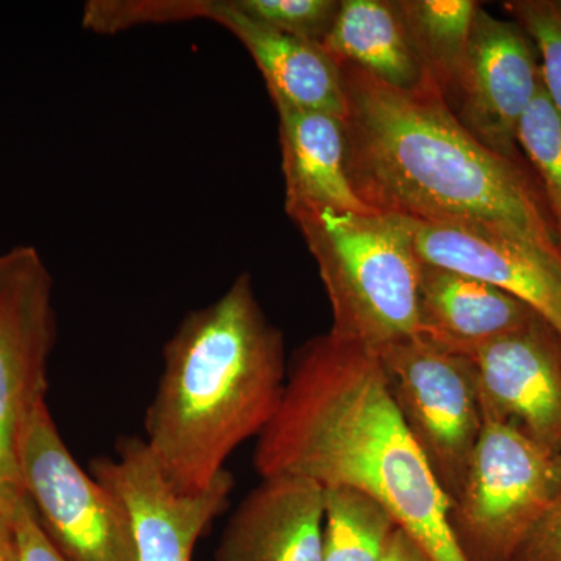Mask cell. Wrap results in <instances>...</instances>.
<instances>
[{
	"instance_id": "11",
	"label": "cell",
	"mask_w": 561,
	"mask_h": 561,
	"mask_svg": "<svg viewBox=\"0 0 561 561\" xmlns=\"http://www.w3.org/2000/svg\"><path fill=\"white\" fill-rule=\"evenodd\" d=\"M483 420L512 424L551 456L561 453V341L546 321L470 354Z\"/></svg>"
},
{
	"instance_id": "14",
	"label": "cell",
	"mask_w": 561,
	"mask_h": 561,
	"mask_svg": "<svg viewBox=\"0 0 561 561\" xmlns=\"http://www.w3.org/2000/svg\"><path fill=\"white\" fill-rule=\"evenodd\" d=\"M419 316V334L465 356L542 320L530 306L507 291L423 262Z\"/></svg>"
},
{
	"instance_id": "21",
	"label": "cell",
	"mask_w": 561,
	"mask_h": 561,
	"mask_svg": "<svg viewBox=\"0 0 561 561\" xmlns=\"http://www.w3.org/2000/svg\"><path fill=\"white\" fill-rule=\"evenodd\" d=\"M209 0H95L83 10L84 27L95 33H117L127 28L164 22L208 20Z\"/></svg>"
},
{
	"instance_id": "6",
	"label": "cell",
	"mask_w": 561,
	"mask_h": 561,
	"mask_svg": "<svg viewBox=\"0 0 561 561\" xmlns=\"http://www.w3.org/2000/svg\"><path fill=\"white\" fill-rule=\"evenodd\" d=\"M54 279L39 251L18 245L0 254V515L24 496L22 435L46 402L55 342Z\"/></svg>"
},
{
	"instance_id": "9",
	"label": "cell",
	"mask_w": 561,
	"mask_h": 561,
	"mask_svg": "<svg viewBox=\"0 0 561 561\" xmlns=\"http://www.w3.org/2000/svg\"><path fill=\"white\" fill-rule=\"evenodd\" d=\"M537 55L518 22L500 20L481 5L451 105L457 119L483 146L522 164L519 124L541 87Z\"/></svg>"
},
{
	"instance_id": "3",
	"label": "cell",
	"mask_w": 561,
	"mask_h": 561,
	"mask_svg": "<svg viewBox=\"0 0 561 561\" xmlns=\"http://www.w3.org/2000/svg\"><path fill=\"white\" fill-rule=\"evenodd\" d=\"M286 381L283 334L242 273L165 343L144 440L165 482L187 496L208 490L231 453L268 426Z\"/></svg>"
},
{
	"instance_id": "5",
	"label": "cell",
	"mask_w": 561,
	"mask_h": 561,
	"mask_svg": "<svg viewBox=\"0 0 561 561\" xmlns=\"http://www.w3.org/2000/svg\"><path fill=\"white\" fill-rule=\"evenodd\" d=\"M378 356L391 400L451 505L485 424L471 357L421 334L391 343Z\"/></svg>"
},
{
	"instance_id": "25",
	"label": "cell",
	"mask_w": 561,
	"mask_h": 561,
	"mask_svg": "<svg viewBox=\"0 0 561 561\" xmlns=\"http://www.w3.org/2000/svg\"><path fill=\"white\" fill-rule=\"evenodd\" d=\"M508 561H561V500L542 513Z\"/></svg>"
},
{
	"instance_id": "1",
	"label": "cell",
	"mask_w": 561,
	"mask_h": 561,
	"mask_svg": "<svg viewBox=\"0 0 561 561\" xmlns=\"http://www.w3.org/2000/svg\"><path fill=\"white\" fill-rule=\"evenodd\" d=\"M254 467L261 478L360 491L432 561H465L448 526L451 505L391 400L378 353L359 343L328 332L295 354Z\"/></svg>"
},
{
	"instance_id": "7",
	"label": "cell",
	"mask_w": 561,
	"mask_h": 561,
	"mask_svg": "<svg viewBox=\"0 0 561 561\" xmlns=\"http://www.w3.org/2000/svg\"><path fill=\"white\" fill-rule=\"evenodd\" d=\"M557 500L551 454L512 424L485 421L448 526L465 561H508Z\"/></svg>"
},
{
	"instance_id": "20",
	"label": "cell",
	"mask_w": 561,
	"mask_h": 561,
	"mask_svg": "<svg viewBox=\"0 0 561 561\" xmlns=\"http://www.w3.org/2000/svg\"><path fill=\"white\" fill-rule=\"evenodd\" d=\"M518 146L540 180V192L561 250V117L542 83L518 130Z\"/></svg>"
},
{
	"instance_id": "18",
	"label": "cell",
	"mask_w": 561,
	"mask_h": 561,
	"mask_svg": "<svg viewBox=\"0 0 561 561\" xmlns=\"http://www.w3.org/2000/svg\"><path fill=\"white\" fill-rule=\"evenodd\" d=\"M427 79L451 108L467 68L472 24L481 3L472 0H397Z\"/></svg>"
},
{
	"instance_id": "22",
	"label": "cell",
	"mask_w": 561,
	"mask_h": 561,
	"mask_svg": "<svg viewBox=\"0 0 561 561\" xmlns=\"http://www.w3.org/2000/svg\"><path fill=\"white\" fill-rule=\"evenodd\" d=\"M232 3L251 20L316 44L327 38L341 10L337 0H232Z\"/></svg>"
},
{
	"instance_id": "24",
	"label": "cell",
	"mask_w": 561,
	"mask_h": 561,
	"mask_svg": "<svg viewBox=\"0 0 561 561\" xmlns=\"http://www.w3.org/2000/svg\"><path fill=\"white\" fill-rule=\"evenodd\" d=\"M11 524L18 561H69L44 530L27 494L14 504Z\"/></svg>"
},
{
	"instance_id": "29",
	"label": "cell",
	"mask_w": 561,
	"mask_h": 561,
	"mask_svg": "<svg viewBox=\"0 0 561 561\" xmlns=\"http://www.w3.org/2000/svg\"><path fill=\"white\" fill-rule=\"evenodd\" d=\"M557 5H559V9L561 11V0H559V2H557Z\"/></svg>"
},
{
	"instance_id": "2",
	"label": "cell",
	"mask_w": 561,
	"mask_h": 561,
	"mask_svg": "<svg viewBox=\"0 0 561 561\" xmlns=\"http://www.w3.org/2000/svg\"><path fill=\"white\" fill-rule=\"evenodd\" d=\"M346 173L368 208L421 224H482L553 257L551 217L522 162L483 146L434 87H389L342 66Z\"/></svg>"
},
{
	"instance_id": "8",
	"label": "cell",
	"mask_w": 561,
	"mask_h": 561,
	"mask_svg": "<svg viewBox=\"0 0 561 561\" xmlns=\"http://www.w3.org/2000/svg\"><path fill=\"white\" fill-rule=\"evenodd\" d=\"M20 474L44 530L66 559L139 561L130 513L77 463L47 402L22 435Z\"/></svg>"
},
{
	"instance_id": "28",
	"label": "cell",
	"mask_w": 561,
	"mask_h": 561,
	"mask_svg": "<svg viewBox=\"0 0 561 561\" xmlns=\"http://www.w3.org/2000/svg\"><path fill=\"white\" fill-rule=\"evenodd\" d=\"M552 476L557 496L561 500V453L552 457Z\"/></svg>"
},
{
	"instance_id": "16",
	"label": "cell",
	"mask_w": 561,
	"mask_h": 561,
	"mask_svg": "<svg viewBox=\"0 0 561 561\" xmlns=\"http://www.w3.org/2000/svg\"><path fill=\"white\" fill-rule=\"evenodd\" d=\"M273 105L279 117L286 213L298 209L376 213L351 186L343 121L283 102Z\"/></svg>"
},
{
	"instance_id": "15",
	"label": "cell",
	"mask_w": 561,
	"mask_h": 561,
	"mask_svg": "<svg viewBox=\"0 0 561 561\" xmlns=\"http://www.w3.org/2000/svg\"><path fill=\"white\" fill-rule=\"evenodd\" d=\"M208 20L236 36L256 61L273 102L345 119L341 68L320 44L251 20L232 0H209Z\"/></svg>"
},
{
	"instance_id": "19",
	"label": "cell",
	"mask_w": 561,
	"mask_h": 561,
	"mask_svg": "<svg viewBox=\"0 0 561 561\" xmlns=\"http://www.w3.org/2000/svg\"><path fill=\"white\" fill-rule=\"evenodd\" d=\"M324 490L321 561H383L398 524L378 501L345 486Z\"/></svg>"
},
{
	"instance_id": "10",
	"label": "cell",
	"mask_w": 561,
	"mask_h": 561,
	"mask_svg": "<svg viewBox=\"0 0 561 561\" xmlns=\"http://www.w3.org/2000/svg\"><path fill=\"white\" fill-rule=\"evenodd\" d=\"M91 476L130 513L139 561H192L195 542L227 508L234 486L225 470L201 494L176 493L138 437L117 443L116 459L92 460Z\"/></svg>"
},
{
	"instance_id": "12",
	"label": "cell",
	"mask_w": 561,
	"mask_h": 561,
	"mask_svg": "<svg viewBox=\"0 0 561 561\" xmlns=\"http://www.w3.org/2000/svg\"><path fill=\"white\" fill-rule=\"evenodd\" d=\"M423 264L481 279L530 306L561 341V260L482 224L409 220Z\"/></svg>"
},
{
	"instance_id": "13",
	"label": "cell",
	"mask_w": 561,
	"mask_h": 561,
	"mask_svg": "<svg viewBox=\"0 0 561 561\" xmlns=\"http://www.w3.org/2000/svg\"><path fill=\"white\" fill-rule=\"evenodd\" d=\"M324 490L297 476L262 478L232 513L216 561H321Z\"/></svg>"
},
{
	"instance_id": "4",
	"label": "cell",
	"mask_w": 561,
	"mask_h": 561,
	"mask_svg": "<svg viewBox=\"0 0 561 561\" xmlns=\"http://www.w3.org/2000/svg\"><path fill=\"white\" fill-rule=\"evenodd\" d=\"M331 302V334L381 351L419 334L421 261L408 219L334 209L291 210Z\"/></svg>"
},
{
	"instance_id": "23",
	"label": "cell",
	"mask_w": 561,
	"mask_h": 561,
	"mask_svg": "<svg viewBox=\"0 0 561 561\" xmlns=\"http://www.w3.org/2000/svg\"><path fill=\"white\" fill-rule=\"evenodd\" d=\"M505 10L518 22L540 55L541 83L561 117V11L552 0H513Z\"/></svg>"
},
{
	"instance_id": "17",
	"label": "cell",
	"mask_w": 561,
	"mask_h": 561,
	"mask_svg": "<svg viewBox=\"0 0 561 561\" xmlns=\"http://www.w3.org/2000/svg\"><path fill=\"white\" fill-rule=\"evenodd\" d=\"M320 46L339 68L354 66L398 90L434 87L397 0H342L337 18Z\"/></svg>"
},
{
	"instance_id": "27",
	"label": "cell",
	"mask_w": 561,
	"mask_h": 561,
	"mask_svg": "<svg viewBox=\"0 0 561 561\" xmlns=\"http://www.w3.org/2000/svg\"><path fill=\"white\" fill-rule=\"evenodd\" d=\"M0 561H18L11 516L0 515Z\"/></svg>"
},
{
	"instance_id": "26",
	"label": "cell",
	"mask_w": 561,
	"mask_h": 561,
	"mask_svg": "<svg viewBox=\"0 0 561 561\" xmlns=\"http://www.w3.org/2000/svg\"><path fill=\"white\" fill-rule=\"evenodd\" d=\"M383 561H432V559L411 535L398 527Z\"/></svg>"
}]
</instances>
